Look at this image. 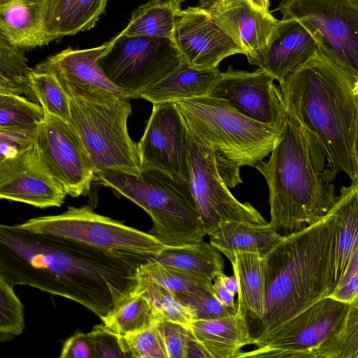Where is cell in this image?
<instances>
[{"label":"cell","mask_w":358,"mask_h":358,"mask_svg":"<svg viewBox=\"0 0 358 358\" xmlns=\"http://www.w3.org/2000/svg\"><path fill=\"white\" fill-rule=\"evenodd\" d=\"M150 257L0 225V278L71 299L101 320L134 291L137 269Z\"/></svg>","instance_id":"cell-1"},{"label":"cell","mask_w":358,"mask_h":358,"mask_svg":"<svg viewBox=\"0 0 358 358\" xmlns=\"http://www.w3.org/2000/svg\"><path fill=\"white\" fill-rule=\"evenodd\" d=\"M271 153L255 168L268 186L269 224L287 236L318 222L335 204L338 171L317 137L288 111Z\"/></svg>","instance_id":"cell-2"},{"label":"cell","mask_w":358,"mask_h":358,"mask_svg":"<svg viewBox=\"0 0 358 358\" xmlns=\"http://www.w3.org/2000/svg\"><path fill=\"white\" fill-rule=\"evenodd\" d=\"M286 110L318 139L333 165L358 185V83L320 48L280 83Z\"/></svg>","instance_id":"cell-3"},{"label":"cell","mask_w":358,"mask_h":358,"mask_svg":"<svg viewBox=\"0 0 358 358\" xmlns=\"http://www.w3.org/2000/svg\"><path fill=\"white\" fill-rule=\"evenodd\" d=\"M336 236L332 209L318 222L283 236L265 256V304L255 342L331 294Z\"/></svg>","instance_id":"cell-4"},{"label":"cell","mask_w":358,"mask_h":358,"mask_svg":"<svg viewBox=\"0 0 358 358\" xmlns=\"http://www.w3.org/2000/svg\"><path fill=\"white\" fill-rule=\"evenodd\" d=\"M189 131L215 152L227 186L241 183L240 167L254 166L271 152L280 130L240 113L222 99L208 96L176 101Z\"/></svg>","instance_id":"cell-5"},{"label":"cell","mask_w":358,"mask_h":358,"mask_svg":"<svg viewBox=\"0 0 358 358\" xmlns=\"http://www.w3.org/2000/svg\"><path fill=\"white\" fill-rule=\"evenodd\" d=\"M93 182L110 187L151 217L150 234L166 246L200 243L206 235L189 183L155 169L138 176L115 171L96 172Z\"/></svg>","instance_id":"cell-6"},{"label":"cell","mask_w":358,"mask_h":358,"mask_svg":"<svg viewBox=\"0 0 358 358\" xmlns=\"http://www.w3.org/2000/svg\"><path fill=\"white\" fill-rule=\"evenodd\" d=\"M71 124L89 153L95 173L115 171L138 176L141 164L138 143L130 137L129 99L95 103L70 97Z\"/></svg>","instance_id":"cell-7"},{"label":"cell","mask_w":358,"mask_h":358,"mask_svg":"<svg viewBox=\"0 0 358 358\" xmlns=\"http://www.w3.org/2000/svg\"><path fill=\"white\" fill-rule=\"evenodd\" d=\"M350 305L331 296L317 301L260 338L238 357L329 358Z\"/></svg>","instance_id":"cell-8"},{"label":"cell","mask_w":358,"mask_h":358,"mask_svg":"<svg viewBox=\"0 0 358 358\" xmlns=\"http://www.w3.org/2000/svg\"><path fill=\"white\" fill-rule=\"evenodd\" d=\"M99 60L108 79L128 99H138L182 62L171 38L117 34Z\"/></svg>","instance_id":"cell-9"},{"label":"cell","mask_w":358,"mask_h":358,"mask_svg":"<svg viewBox=\"0 0 358 358\" xmlns=\"http://www.w3.org/2000/svg\"><path fill=\"white\" fill-rule=\"evenodd\" d=\"M17 224L28 231L59 236L110 251L154 256L166 246L152 234L99 215L86 206H69L61 214L34 217Z\"/></svg>","instance_id":"cell-10"},{"label":"cell","mask_w":358,"mask_h":358,"mask_svg":"<svg viewBox=\"0 0 358 358\" xmlns=\"http://www.w3.org/2000/svg\"><path fill=\"white\" fill-rule=\"evenodd\" d=\"M282 18L305 26L319 48L358 83V4L350 0H282Z\"/></svg>","instance_id":"cell-11"},{"label":"cell","mask_w":358,"mask_h":358,"mask_svg":"<svg viewBox=\"0 0 358 358\" xmlns=\"http://www.w3.org/2000/svg\"><path fill=\"white\" fill-rule=\"evenodd\" d=\"M189 143V183L206 235L227 221L268 223L250 203L240 202L230 192L217 169L213 148L202 143L190 131Z\"/></svg>","instance_id":"cell-12"},{"label":"cell","mask_w":358,"mask_h":358,"mask_svg":"<svg viewBox=\"0 0 358 358\" xmlns=\"http://www.w3.org/2000/svg\"><path fill=\"white\" fill-rule=\"evenodd\" d=\"M34 144L43 162L68 195L77 197L89 192L94 167L70 122L45 112Z\"/></svg>","instance_id":"cell-13"},{"label":"cell","mask_w":358,"mask_h":358,"mask_svg":"<svg viewBox=\"0 0 358 358\" xmlns=\"http://www.w3.org/2000/svg\"><path fill=\"white\" fill-rule=\"evenodd\" d=\"M189 131L176 102L153 103L138 143L142 169H155L189 182Z\"/></svg>","instance_id":"cell-14"},{"label":"cell","mask_w":358,"mask_h":358,"mask_svg":"<svg viewBox=\"0 0 358 358\" xmlns=\"http://www.w3.org/2000/svg\"><path fill=\"white\" fill-rule=\"evenodd\" d=\"M110 43L109 41L88 49L67 48L50 56L33 69L52 73L71 98L95 103L127 99L99 66V60Z\"/></svg>","instance_id":"cell-15"},{"label":"cell","mask_w":358,"mask_h":358,"mask_svg":"<svg viewBox=\"0 0 358 358\" xmlns=\"http://www.w3.org/2000/svg\"><path fill=\"white\" fill-rule=\"evenodd\" d=\"M274 80L261 68L248 72L229 67L208 96L222 99L245 116L281 130L287 110Z\"/></svg>","instance_id":"cell-16"},{"label":"cell","mask_w":358,"mask_h":358,"mask_svg":"<svg viewBox=\"0 0 358 358\" xmlns=\"http://www.w3.org/2000/svg\"><path fill=\"white\" fill-rule=\"evenodd\" d=\"M172 40L182 60L198 69L216 68L225 57L244 54L210 13L200 6L178 10Z\"/></svg>","instance_id":"cell-17"},{"label":"cell","mask_w":358,"mask_h":358,"mask_svg":"<svg viewBox=\"0 0 358 358\" xmlns=\"http://www.w3.org/2000/svg\"><path fill=\"white\" fill-rule=\"evenodd\" d=\"M66 195L43 162L34 143L0 161V199L45 208L61 206Z\"/></svg>","instance_id":"cell-18"},{"label":"cell","mask_w":358,"mask_h":358,"mask_svg":"<svg viewBox=\"0 0 358 358\" xmlns=\"http://www.w3.org/2000/svg\"><path fill=\"white\" fill-rule=\"evenodd\" d=\"M200 6L243 49L248 62L257 66L278 20L249 0H201Z\"/></svg>","instance_id":"cell-19"},{"label":"cell","mask_w":358,"mask_h":358,"mask_svg":"<svg viewBox=\"0 0 358 358\" xmlns=\"http://www.w3.org/2000/svg\"><path fill=\"white\" fill-rule=\"evenodd\" d=\"M319 49L312 33L299 20H278L266 51L257 65L279 83L299 69Z\"/></svg>","instance_id":"cell-20"},{"label":"cell","mask_w":358,"mask_h":358,"mask_svg":"<svg viewBox=\"0 0 358 358\" xmlns=\"http://www.w3.org/2000/svg\"><path fill=\"white\" fill-rule=\"evenodd\" d=\"M49 1L0 0V34L22 50L48 44Z\"/></svg>","instance_id":"cell-21"},{"label":"cell","mask_w":358,"mask_h":358,"mask_svg":"<svg viewBox=\"0 0 358 358\" xmlns=\"http://www.w3.org/2000/svg\"><path fill=\"white\" fill-rule=\"evenodd\" d=\"M190 329L210 358H238L243 347L253 344L245 316L238 308L229 316L195 320Z\"/></svg>","instance_id":"cell-22"},{"label":"cell","mask_w":358,"mask_h":358,"mask_svg":"<svg viewBox=\"0 0 358 358\" xmlns=\"http://www.w3.org/2000/svg\"><path fill=\"white\" fill-rule=\"evenodd\" d=\"M222 73L217 67L198 69L182 60L178 67L143 92L139 98L153 104L208 96Z\"/></svg>","instance_id":"cell-23"},{"label":"cell","mask_w":358,"mask_h":358,"mask_svg":"<svg viewBox=\"0 0 358 358\" xmlns=\"http://www.w3.org/2000/svg\"><path fill=\"white\" fill-rule=\"evenodd\" d=\"M340 193L331 207L336 226L331 293L343 280L358 246V185L343 186Z\"/></svg>","instance_id":"cell-24"},{"label":"cell","mask_w":358,"mask_h":358,"mask_svg":"<svg viewBox=\"0 0 358 358\" xmlns=\"http://www.w3.org/2000/svg\"><path fill=\"white\" fill-rule=\"evenodd\" d=\"M230 262L239 285L237 307L245 315L251 334L264 312L265 257L237 252Z\"/></svg>","instance_id":"cell-25"},{"label":"cell","mask_w":358,"mask_h":358,"mask_svg":"<svg viewBox=\"0 0 358 358\" xmlns=\"http://www.w3.org/2000/svg\"><path fill=\"white\" fill-rule=\"evenodd\" d=\"M210 236V243L231 261L237 252H257L266 256L283 236L269 222L264 224L227 221Z\"/></svg>","instance_id":"cell-26"},{"label":"cell","mask_w":358,"mask_h":358,"mask_svg":"<svg viewBox=\"0 0 358 358\" xmlns=\"http://www.w3.org/2000/svg\"><path fill=\"white\" fill-rule=\"evenodd\" d=\"M108 0H50L46 30L50 41L91 29L104 13Z\"/></svg>","instance_id":"cell-27"},{"label":"cell","mask_w":358,"mask_h":358,"mask_svg":"<svg viewBox=\"0 0 358 358\" xmlns=\"http://www.w3.org/2000/svg\"><path fill=\"white\" fill-rule=\"evenodd\" d=\"M162 264L206 276L213 280L223 273L224 259L210 243L203 241L181 246H165L159 254L150 256Z\"/></svg>","instance_id":"cell-28"},{"label":"cell","mask_w":358,"mask_h":358,"mask_svg":"<svg viewBox=\"0 0 358 358\" xmlns=\"http://www.w3.org/2000/svg\"><path fill=\"white\" fill-rule=\"evenodd\" d=\"M180 9L169 0H150L133 11L127 26L120 33L172 39Z\"/></svg>","instance_id":"cell-29"},{"label":"cell","mask_w":358,"mask_h":358,"mask_svg":"<svg viewBox=\"0 0 358 358\" xmlns=\"http://www.w3.org/2000/svg\"><path fill=\"white\" fill-rule=\"evenodd\" d=\"M161 318L147 298L133 291L117 302L101 321L115 334L124 336L145 329Z\"/></svg>","instance_id":"cell-30"},{"label":"cell","mask_w":358,"mask_h":358,"mask_svg":"<svg viewBox=\"0 0 358 358\" xmlns=\"http://www.w3.org/2000/svg\"><path fill=\"white\" fill-rule=\"evenodd\" d=\"M23 50L0 34V94L23 95L38 103L29 82L33 69L28 66Z\"/></svg>","instance_id":"cell-31"},{"label":"cell","mask_w":358,"mask_h":358,"mask_svg":"<svg viewBox=\"0 0 358 358\" xmlns=\"http://www.w3.org/2000/svg\"><path fill=\"white\" fill-rule=\"evenodd\" d=\"M137 278L155 282L166 289L185 294H197L213 290L210 278L149 259L137 269Z\"/></svg>","instance_id":"cell-32"},{"label":"cell","mask_w":358,"mask_h":358,"mask_svg":"<svg viewBox=\"0 0 358 358\" xmlns=\"http://www.w3.org/2000/svg\"><path fill=\"white\" fill-rule=\"evenodd\" d=\"M137 279L134 292L147 298L162 319L190 327L194 321L193 315L175 292L152 280Z\"/></svg>","instance_id":"cell-33"},{"label":"cell","mask_w":358,"mask_h":358,"mask_svg":"<svg viewBox=\"0 0 358 358\" xmlns=\"http://www.w3.org/2000/svg\"><path fill=\"white\" fill-rule=\"evenodd\" d=\"M29 82L37 102L45 112L71 122L70 97L52 73L33 69Z\"/></svg>","instance_id":"cell-34"},{"label":"cell","mask_w":358,"mask_h":358,"mask_svg":"<svg viewBox=\"0 0 358 358\" xmlns=\"http://www.w3.org/2000/svg\"><path fill=\"white\" fill-rule=\"evenodd\" d=\"M45 117L38 103L11 94H0V129H37Z\"/></svg>","instance_id":"cell-35"},{"label":"cell","mask_w":358,"mask_h":358,"mask_svg":"<svg viewBox=\"0 0 358 358\" xmlns=\"http://www.w3.org/2000/svg\"><path fill=\"white\" fill-rule=\"evenodd\" d=\"M24 329V306L13 287L0 278V341L19 336Z\"/></svg>","instance_id":"cell-36"},{"label":"cell","mask_w":358,"mask_h":358,"mask_svg":"<svg viewBox=\"0 0 358 358\" xmlns=\"http://www.w3.org/2000/svg\"><path fill=\"white\" fill-rule=\"evenodd\" d=\"M120 341L127 357L168 358L163 338L156 323L136 332L120 335Z\"/></svg>","instance_id":"cell-37"},{"label":"cell","mask_w":358,"mask_h":358,"mask_svg":"<svg viewBox=\"0 0 358 358\" xmlns=\"http://www.w3.org/2000/svg\"><path fill=\"white\" fill-rule=\"evenodd\" d=\"M176 294L191 310L194 321L224 317L237 312L238 307L229 308L222 304L215 296L213 289L197 294Z\"/></svg>","instance_id":"cell-38"},{"label":"cell","mask_w":358,"mask_h":358,"mask_svg":"<svg viewBox=\"0 0 358 358\" xmlns=\"http://www.w3.org/2000/svg\"><path fill=\"white\" fill-rule=\"evenodd\" d=\"M358 308L350 306L345 327L330 351L329 358H357Z\"/></svg>","instance_id":"cell-39"},{"label":"cell","mask_w":358,"mask_h":358,"mask_svg":"<svg viewBox=\"0 0 358 358\" xmlns=\"http://www.w3.org/2000/svg\"><path fill=\"white\" fill-rule=\"evenodd\" d=\"M156 326L163 338L168 358H185L189 327L162 318L156 322Z\"/></svg>","instance_id":"cell-40"},{"label":"cell","mask_w":358,"mask_h":358,"mask_svg":"<svg viewBox=\"0 0 358 358\" xmlns=\"http://www.w3.org/2000/svg\"><path fill=\"white\" fill-rule=\"evenodd\" d=\"M37 129H0V161L11 157L32 145Z\"/></svg>","instance_id":"cell-41"},{"label":"cell","mask_w":358,"mask_h":358,"mask_svg":"<svg viewBox=\"0 0 358 358\" xmlns=\"http://www.w3.org/2000/svg\"><path fill=\"white\" fill-rule=\"evenodd\" d=\"M93 343L95 358L127 357L120 341V335L104 324L94 326L88 332Z\"/></svg>","instance_id":"cell-42"},{"label":"cell","mask_w":358,"mask_h":358,"mask_svg":"<svg viewBox=\"0 0 358 358\" xmlns=\"http://www.w3.org/2000/svg\"><path fill=\"white\" fill-rule=\"evenodd\" d=\"M59 358H95L89 333L77 331L63 343Z\"/></svg>","instance_id":"cell-43"},{"label":"cell","mask_w":358,"mask_h":358,"mask_svg":"<svg viewBox=\"0 0 358 358\" xmlns=\"http://www.w3.org/2000/svg\"><path fill=\"white\" fill-rule=\"evenodd\" d=\"M329 296L358 308V268L345 276Z\"/></svg>","instance_id":"cell-44"},{"label":"cell","mask_w":358,"mask_h":358,"mask_svg":"<svg viewBox=\"0 0 358 358\" xmlns=\"http://www.w3.org/2000/svg\"><path fill=\"white\" fill-rule=\"evenodd\" d=\"M190 357L210 358V356L201 344L196 340L189 327L186 345L185 358Z\"/></svg>","instance_id":"cell-45"},{"label":"cell","mask_w":358,"mask_h":358,"mask_svg":"<svg viewBox=\"0 0 358 358\" xmlns=\"http://www.w3.org/2000/svg\"><path fill=\"white\" fill-rule=\"evenodd\" d=\"M213 283V292L217 299L224 306L229 308H236L237 303L234 302V295L227 290L218 280L215 278Z\"/></svg>","instance_id":"cell-46"},{"label":"cell","mask_w":358,"mask_h":358,"mask_svg":"<svg viewBox=\"0 0 358 358\" xmlns=\"http://www.w3.org/2000/svg\"><path fill=\"white\" fill-rule=\"evenodd\" d=\"M215 278L218 280L232 294H235L236 293L238 292V282L237 276L234 273L231 276H228L226 275L224 273H221L218 274Z\"/></svg>","instance_id":"cell-47"},{"label":"cell","mask_w":358,"mask_h":358,"mask_svg":"<svg viewBox=\"0 0 358 358\" xmlns=\"http://www.w3.org/2000/svg\"><path fill=\"white\" fill-rule=\"evenodd\" d=\"M358 268V246L352 257L350 263L345 276L350 274L352 271ZM344 276V277H345Z\"/></svg>","instance_id":"cell-48"},{"label":"cell","mask_w":358,"mask_h":358,"mask_svg":"<svg viewBox=\"0 0 358 358\" xmlns=\"http://www.w3.org/2000/svg\"><path fill=\"white\" fill-rule=\"evenodd\" d=\"M255 7L262 11L269 13V1L268 0H249Z\"/></svg>","instance_id":"cell-49"},{"label":"cell","mask_w":358,"mask_h":358,"mask_svg":"<svg viewBox=\"0 0 358 358\" xmlns=\"http://www.w3.org/2000/svg\"><path fill=\"white\" fill-rule=\"evenodd\" d=\"M356 153L358 162V117H357V137H356Z\"/></svg>","instance_id":"cell-50"},{"label":"cell","mask_w":358,"mask_h":358,"mask_svg":"<svg viewBox=\"0 0 358 358\" xmlns=\"http://www.w3.org/2000/svg\"><path fill=\"white\" fill-rule=\"evenodd\" d=\"M171 1L175 6L180 7V5L182 2H183L185 0H169Z\"/></svg>","instance_id":"cell-51"},{"label":"cell","mask_w":358,"mask_h":358,"mask_svg":"<svg viewBox=\"0 0 358 358\" xmlns=\"http://www.w3.org/2000/svg\"><path fill=\"white\" fill-rule=\"evenodd\" d=\"M350 1H351L352 2H355V3L358 4V0H350Z\"/></svg>","instance_id":"cell-52"},{"label":"cell","mask_w":358,"mask_h":358,"mask_svg":"<svg viewBox=\"0 0 358 358\" xmlns=\"http://www.w3.org/2000/svg\"><path fill=\"white\" fill-rule=\"evenodd\" d=\"M357 358H358V355H357Z\"/></svg>","instance_id":"cell-53"}]
</instances>
